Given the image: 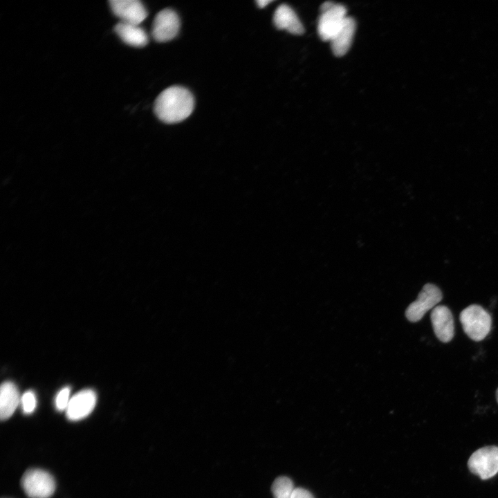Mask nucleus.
Returning a JSON list of instances; mask_svg holds the SVG:
<instances>
[{
  "label": "nucleus",
  "mask_w": 498,
  "mask_h": 498,
  "mask_svg": "<svg viewBox=\"0 0 498 498\" xmlns=\"http://www.w3.org/2000/svg\"><path fill=\"white\" fill-rule=\"evenodd\" d=\"M470 471L481 479H488L498 472V447L486 446L476 450L468 461Z\"/></svg>",
  "instance_id": "nucleus-4"
},
{
  "label": "nucleus",
  "mask_w": 498,
  "mask_h": 498,
  "mask_svg": "<svg viewBox=\"0 0 498 498\" xmlns=\"http://www.w3.org/2000/svg\"><path fill=\"white\" fill-rule=\"evenodd\" d=\"M194 105L192 94L187 89L170 86L156 98L154 112L156 116L165 123L179 122L192 113Z\"/></svg>",
  "instance_id": "nucleus-1"
},
{
  "label": "nucleus",
  "mask_w": 498,
  "mask_h": 498,
  "mask_svg": "<svg viewBox=\"0 0 498 498\" xmlns=\"http://www.w3.org/2000/svg\"><path fill=\"white\" fill-rule=\"evenodd\" d=\"M459 319L465 334L474 341L483 340L490 331L491 316L479 305L472 304L464 308Z\"/></svg>",
  "instance_id": "nucleus-2"
},
{
  "label": "nucleus",
  "mask_w": 498,
  "mask_h": 498,
  "mask_svg": "<svg viewBox=\"0 0 498 498\" xmlns=\"http://www.w3.org/2000/svg\"><path fill=\"white\" fill-rule=\"evenodd\" d=\"M295 488L293 481L285 476L276 478L271 487L274 498H291Z\"/></svg>",
  "instance_id": "nucleus-15"
},
{
  "label": "nucleus",
  "mask_w": 498,
  "mask_h": 498,
  "mask_svg": "<svg viewBox=\"0 0 498 498\" xmlns=\"http://www.w3.org/2000/svg\"><path fill=\"white\" fill-rule=\"evenodd\" d=\"M355 20L347 17L342 26L331 39V44L333 54L337 57L344 55L349 50L356 31Z\"/></svg>",
  "instance_id": "nucleus-12"
},
{
  "label": "nucleus",
  "mask_w": 498,
  "mask_h": 498,
  "mask_svg": "<svg viewBox=\"0 0 498 498\" xmlns=\"http://www.w3.org/2000/svg\"><path fill=\"white\" fill-rule=\"evenodd\" d=\"M70 389L66 387L62 389L57 394L55 398V407L59 411H63L66 409L68 403L70 401Z\"/></svg>",
  "instance_id": "nucleus-17"
},
{
  "label": "nucleus",
  "mask_w": 498,
  "mask_h": 498,
  "mask_svg": "<svg viewBox=\"0 0 498 498\" xmlns=\"http://www.w3.org/2000/svg\"><path fill=\"white\" fill-rule=\"evenodd\" d=\"M114 30L125 44L131 46L143 47L148 43V36L139 25L120 21L115 26Z\"/></svg>",
  "instance_id": "nucleus-14"
},
{
  "label": "nucleus",
  "mask_w": 498,
  "mask_h": 498,
  "mask_svg": "<svg viewBox=\"0 0 498 498\" xmlns=\"http://www.w3.org/2000/svg\"><path fill=\"white\" fill-rule=\"evenodd\" d=\"M273 23L278 29L286 30L293 35H302L304 31L294 10L286 4H282L276 9Z\"/></svg>",
  "instance_id": "nucleus-11"
},
{
  "label": "nucleus",
  "mask_w": 498,
  "mask_h": 498,
  "mask_svg": "<svg viewBox=\"0 0 498 498\" xmlns=\"http://www.w3.org/2000/svg\"><path fill=\"white\" fill-rule=\"evenodd\" d=\"M496 398H497V401L498 403V389H497V391H496Z\"/></svg>",
  "instance_id": "nucleus-20"
},
{
  "label": "nucleus",
  "mask_w": 498,
  "mask_h": 498,
  "mask_svg": "<svg viewBox=\"0 0 498 498\" xmlns=\"http://www.w3.org/2000/svg\"><path fill=\"white\" fill-rule=\"evenodd\" d=\"M272 1L270 0H258L256 1L257 6L260 8H263L266 7L268 3H271Z\"/></svg>",
  "instance_id": "nucleus-19"
},
{
  "label": "nucleus",
  "mask_w": 498,
  "mask_h": 498,
  "mask_svg": "<svg viewBox=\"0 0 498 498\" xmlns=\"http://www.w3.org/2000/svg\"><path fill=\"white\" fill-rule=\"evenodd\" d=\"M22 488L30 498H50L55 490V481L48 472L32 468L26 470L21 481Z\"/></svg>",
  "instance_id": "nucleus-3"
},
{
  "label": "nucleus",
  "mask_w": 498,
  "mask_h": 498,
  "mask_svg": "<svg viewBox=\"0 0 498 498\" xmlns=\"http://www.w3.org/2000/svg\"><path fill=\"white\" fill-rule=\"evenodd\" d=\"M109 4L121 22L139 25L147 16L145 6L138 0H111Z\"/></svg>",
  "instance_id": "nucleus-8"
},
{
  "label": "nucleus",
  "mask_w": 498,
  "mask_h": 498,
  "mask_svg": "<svg viewBox=\"0 0 498 498\" xmlns=\"http://www.w3.org/2000/svg\"><path fill=\"white\" fill-rule=\"evenodd\" d=\"M96 403V394L91 389H84L75 394L66 409L68 419L79 421L89 415Z\"/></svg>",
  "instance_id": "nucleus-9"
},
{
  "label": "nucleus",
  "mask_w": 498,
  "mask_h": 498,
  "mask_svg": "<svg viewBox=\"0 0 498 498\" xmlns=\"http://www.w3.org/2000/svg\"><path fill=\"white\" fill-rule=\"evenodd\" d=\"M430 318L437 338L443 342H450L454 335V319L450 310L445 306L438 305L432 309Z\"/></svg>",
  "instance_id": "nucleus-10"
},
{
  "label": "nucleus",
  "mask_w": 498,
  "mask_h": 498,
  "mask_svg": "<svg viewBox=\"0 0 498 498\" xmlns=\"http://www.w3.org/2000/svg\"><path fill=\"white\" fill-rule=\"evenodd\" d=\"M179 28L180 20L178 15L173 10L166 8L156 15L151 34L156 41L165 42L176 36Z\"/></svg>",
  "instance_id": "nucleus-7"
},
{
  "label": "nucleus",
  "mask_w": 498,
  "mask_h": 498,
  "mask_svg": "<svg viewBox=\"0 0 498 498\" xmlns=\"http://www.w3.org/2000/svg\"><path fill=\"white\" fill-rule=\"evenodd\" d=\"M442 297V293L439 287L432 284H426L416 299L407 308L405 311L407 319L412 322L421 320L426 312L437 306Z\"/></svg>",
  "instance_id": "nucleus-5"
},
{
  "label": "nucleus",
  "mask_w": 498,
  "mask_h": 498,
  "mask_svg": "<svg viewBox=\"0 0 498 498\" xmlns=\"http://www.w3.org/2000/svg\"><path fill=\"white\" fill-rule=\"evenodd\" d=\"M291 498H315L313 494L306 489L295 488Z\"/></svg>",
  "instance_id": "nucleus-18"
},
{
  "label": "nucleus",
  "mask_w": 498,
  "mask_h": 498,
  "mask_svg": "<svg viewBox=\"0 0 498 498\" xmlns=\"http://www.w3.org/2000/svg\"><path fill=\"white\" fill-rule=\"evenodd\" d=\"M347 17V10L341 4L333 3L329 8L321 12L317 24L320 38L331 41L342 26Z\"/></svg>",
  "instance_id": "nucleus-6"
},
{
  "label": "nucleus",
  "mask_w": 498,
  "mask_h": 498,
  "mask_svg": "<svg viewBox=\"0 0 498 498\" xmlns=\"http://www.w3.org/2000/svg\"><path fill=\"white\" fill-rule=\"evenodd\" d=\"M21 398L16 385L10 381L3 382L0 389V417L2 421L9 418L15 412Z\"/></svg>",
  "instance_id": "nucleus-13"
},
{
  "label": "nucleus",
  "mask_w": 498,
  "mask_h": 498,
  "mask_svg": "<svg viewBox=\"0 0 498 498\" xmlns=\"http://www.w3.org/2000/svg\"><path fill=\"white\" fill-rule=\"evenodd\" d=\"M21 405L24 414H29L33 412L36 407L37 400L33 391H26L21 398Z\"/></svg>",
  "instance_id": "nucleus-16"
}]
</instances>
